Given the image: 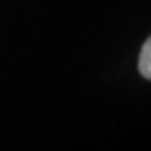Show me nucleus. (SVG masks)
Wrapping results in <instances>:
<instances>
[{
	"mask_svg": "<svg viewBox=\"0 0 151 151\" xmlns=\"http://www.w3.org/2000/svg\"><path fill=\"white\" fill-rule=\"evenodd\" d=\"M139 71L145 80L151 78V40H145L141 55H139Z\"/></svg>",
	"mask_w": 151,
	"mask_h": 151,
	"instance_id": "obj_1",
	"label": "nucleus"
}]
</instances>
